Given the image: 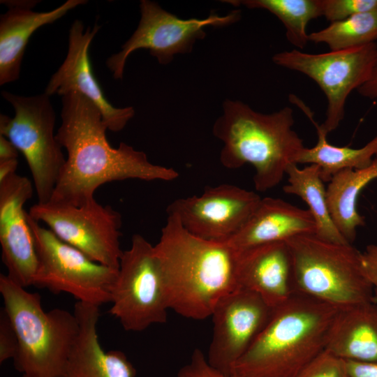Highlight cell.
Wrapping results in <instances>:
<instances>
[{"label": "cell", "mask_w": 377, "mask_h": 377, "mask_svg": "<svg viewBox=\"0 0 377 377\" xmlns=\"http://www.w3.org/2000/svg\"><path fill=\"white\" fill-rule=\"evenodd\" d=\"M61 124L56 137L67 158L50 201L80 206L93 200L101 185L128 179L170 182L172 168L151 163L144 151L121 142L112 147L99 109L77 92L61 97Z\"/></svg>", "instance_id": "cell-1"}, {"label": "cell", "mask_w": 377, "mask_h": 377, "mask_svg": "<svg viewBox=\"0 0 377 377\" xmlns=\"http://www.w3.org/2000/svg\"><path fill=\"white\" fill-rule=\"evenodd\" d=\"M169 309L189 319L205 320L225 295L238 288L239 252L229 242L203 239L168 214L154 246Z\"/></svg>", "instance_id": "cell-2"}, {"label": "cell", "mask_w": 377, "mask_h": 377, "mask_svg": "<svg viewBox=\"0 0 377 377\" xmlns=\"http://www.w3.org/2000/svg\"><path fill=\"white\" fill-rule=\"evenodd\" d=\"M223 112L213 126L214 136L223 142L220 162L236 169L246 163L255 170L256 191L264 192L282 181L288 168L297 164L305 148L293 130V111L284 107L271 114L253 110L239 101L226 100Z\"/></svg>", "instance_id": "cell-3"}, {"label": "cell", "mask_w": 377, "mask_h": 377, "mask_svg": "<svg viewBox=\"0 0 377 377\" xmlns=\"http://www.w3.org/2000/svg\"><path fill=\"white\" fill-rule=\"evenodd\" d=\"M339 309L295 292L270 320L232 374L242 377H293L326 349Z\"/></svg>", "instance_id": "cell-4"}, {"label": "cell", "mask_w": 377, "mask_h": 377, "mask_svg": "<svg viewBox=\"0 0 377 377\" xmlns=\"http://www.w3.org/2000/svg\"><path fill=\"white\" fill-rule=\"evenodd\" d=\"M0 293L17 338L15 369L24 377H64L80 330L75 313L59 308L45 311L38 293L7 274H0Z\"/></svg>", "instance_id": "cell-5"}, {"label": "cell", "mask_w": 377, "mask_h": 377, "mask_svg": "<svg viewBox=\"0 0 377 377\" xmlns=\"http://www.w3.org/2000/svg\"><path fill=\"white\" fill-rule=\"evenodd\" d=\"M286 243L294 292L338 309L376 302L362 253L352 244L330 242L316 234L296 236Z\"/></svg>", "instance_id": "cell-6"}, {"label": "cell", "mask_w": 377, "mask_h": 377, "mask_svg": "<svg viewBox=\"0 0 377 377\" xmlns=\"http://www.w3.org/2000/svg\"><path fill=\"white\" fill-rule=\"evenodd\" d=\"M13 108L11 118L0 115V135L8 138L24 156L32 176L38 202L50 200L66 160L54 133L56 114L45 93L23 96L2 91Z\"/></svg>", "instance_id": "cell-7"}, {"label": "cell", "mask_w": 377, "mask_h": 377, "mask_svg": "<svg viewBox=\"0 0 377 377\" xmlns=\"http://www.w3.org/2000/svg\"><path fill=\"white\" fill-rule=\"evenodd\" d=\"M37 254L33 286L100 306L111 302L119 269L96 263L27 214Z\"/></svg>", "instance_id": "cell-8"}, {"label": "cell", "mask_w": 377, "mask_h": 377, "mask_svg": "<svg viewBox=\"0 0 377 377\" xmlns=\"http://www.w3.org/2000/svg\"><path fill=\"white\" fill-rule=\"evenodd\" d=\"M110 303L109 313L126 331L167 322L169 307L154 247L141 235L135 234L123 251Z\"/></svg>", "instance_id": "cell-9"}, {"label": "cell", "mask_w": 377, "mask_h": 377, "mask_svg": "<svg viewBox=\"0 0 377 377\" xmlns=\"http://www.w3.org/2000/svg\"><path fill=\"white\" fill-rule=\"evenodd\" d=\"M376 50V43L319 54L295 49L275 54L272 61L308 76L318 84L327 98L326 118L320 127L327 135L343 119L349 94L369 80Z\"/></svg>", "instance_id": "cell-10"}, {"label": "cell", "mask_w": 377, "mask_h": 377, "mask_svg": "<svg viewBox=\"0 0 377 377\" xmlns=\"http://www.w3.org/2000/svg\"><path fill=\"white\" fill-rule=\"evenodd\" d=\"M28 214L92 260L119 269L121 216L110 205L96 199L80 206L48 201L34 204Z\"/></svg>", "instance_id": "cell-11"}, {"label": "cell", "mask_w": 377, "mask_h": 377, "mask_svg": "<svg viewBox=\"0 0 377 377\" xmlns=\"http://www.w3.org/2000/svg\"><path fill=\"white\" fill-rule=\"evenodd\" d=\"M140 8L141 17L136 30L122 45L121 50L106 61L115 79H122L126 60L137 50H148L159 64L165 65L175 54L190 52L196 40L205 37V27L229 25L241 17L240 10H234L223 16L211 13L204 19L184 20L149 0L141 1Z\"/></svg>", "instance_id": "cell-12"}, {"label": "cell", "mask_w": 377, "mask_h": 377, "mask_svg": "<svg viewBox=\"0 0 377 377\" xmlns=\"http://www.w3.org/2000/svg\"><path fill=\"white\" fill-rule=\"evenodd\" d=\"M262 198L254 191L223 184L199 195L177 198L167 207L182 226L203 239L228 242L249 221Z\"/></svg>", "instance_id": "cell-13"}, {"label": "cell", "mask_w": 377, "mask_h": 377, "mask_svg": "<svg viewBox=\"0 0 377 377\" xmlns=\"http://www.w3.org/2000/svg\"><path fill=\"white\" fill-rule=\"evenodd\" d=\"M275 309L259 295L237 288L222 297L211 317L213 332L207 359L214 368L232 374L244 355L270 320Z\"/></svg>", "instance_id": "cell-14"}, {"label": "cell", "mask_w": 377, "mask_h": 377, "mask_svg": "<svg viewBox=\"0 0 377 377\" xmlns=\"http://www.w3.org/2000/svg\"><path fill=\"white\" fill-rule=\"evenodd\" d=\"M101 27L95 24L84 31L83 22L75 20L68 34L66 57L58 70L52 75L45 92L50 96L77 92L89 99L99 109L103 121L112 132L124 128L135 114L133 107L118 108L106 99L96 79L89 56V45Z\"/></svg>", "instance_id": "cell-15"}, {"label": "cell", "mask_w": 377, "mask_h": 377, "mask_svg": "<svg viewBox=\"0 0 377 377\" xmlns=\"http://www.w3.org/2000/svg\"><path fill=\"white\" fill-rule=\"evenodd\" d=\"M31 181L15 173L0 182V244L7 275L17 284L33 286L37 268L34 237L24 205L33 195Z\"/></svg>", "instance_id": "cell-16"}, {"label": "cell", "mask_w": 377, "mask_h": 377, "mask_svg": "<svg viewBox=\"0 0 377 377\" xmlns=\"http://www.w3.org/2000/svg\"><path fill=\"white\" fill-rule=\"evenodd\" d=\"M238 252V288L257 293L275 309L295 293L286 242L265 244Z\"/></svg>", "instance_id": "cell-17"}, {"label": "cell", "mask_w": 377, "mask_h": 377, "mask_svg": "<svg viewBox=\"0 0 377 377\" xmlns=\"http://www.w3.org/2000/svg\"><path fill=\"white\" fill-rule=\"evenodd\" d=\"M73 313L80 330L64 377H135L136 369L124 353L102 348L97 333L99 307L77 302Z\"/></svg>", "instance_id": "cell-18"}, {"label": "cell", "mask_w": 377, "mask_h": 377, "mask_svg": "<svg viewBox=\"0 0 377 377\" xmlns=\"http://www.w3.org/2000/svg\"><path fill=\"white\" fill-rule=\"evenodd\" d=\"M309 209L281 199L265 197L244 225L228 242L237 251L259 245L286 242L296 236L316 233Z\"/></svg>", "instance_id": "cell-19"}, {"label": "cell", "mask_w": 377, "mask_h": 377, "mask_svg": "<svg viewBox=\"0 0 377 377\" xmlns=\"http://www.w3.org/2000/svg\"><path fill=\"white\" fill-rule=\"evenodd\" d=\"M85 0H68L47 12L10 7L0 17V84L17 80L27 45L40 27L51 24L71 10L87 3Z\"/></svg>", "instance_id": "cell-20"}, {"label": "cell", "mask_w": 377, "mask_h": 377, "mask_svg": "<svg viewBox=\"0 0 377 377\" xmlns=\"http://www.w3.org/2000/svg\"><path fill=\"white\" fill-rule=\"evenodd\" d=\"M325 350L343 360L377 362V304L339 309Z\"/></svg>", "instance_id": "cell-21"}, {"label": "cell", "mask_w": 377, "mask_h": 377, "mask_svg": "<svg viewBox=\"0 0 377 377\" xmlns=\"http://www.w3.org/2000/svg\"><path fill=\"white\" fill-rule=\"evenodd\" d=\"M377 179V155L371 164L360 169H346L334 175L327 188V201L337 228L350 244L357 236L365 219L359 214L357 199L362 189Z\"/></svg>", "instance_id": "cell-22"}, {"label": "cell", "mask_w": 377, "mask_h": 377, "mask_svg": "<svg viewBox=\"0 0 377 377\" xmlns=\"http://www.w3.org/2000/svg\"><path fill=\"white\" fill-rule=\"evenodd\" d=\"M294 104L300 108L315 126L318 140L302 151L297 164H315L319 166L324 182H329L339 172L346 169H360L371 164L377 155V135L360 148L338 147L331 145L327 135L313 118L311 110L300 98Z\"/></svg>", "instance_id": "cell-23"}, {"label": "cell", "mask_w": 377, "mask_h": 377, "mask_svg": "<svg viewBox=\"0 0 377 377\" xmlns=\"http://www.w3.org/2000/svg\"><path fill=\"white\" fill-rule=\"evenodd\" d=\"M286 175L288 183L283 187V191L287 194L297 195L309 206L308 209L316 224V235L330 242L348 244L331 217L327 188L321 178L319 166L309 164L300 168L297 164H292L288 168Z\"/></svg>", "instance_id": "cell-24"}, {"label": "cell", "mask_w": 377, "mask_h": 377, "mask_svg": "<svg viewBox=\"0 0 377 377\" xmlns=\"http://www.w3.org/2000/svg\"><path fill=\"white\" fill-rule=\"evenodd\" d=\"M248 8L265 9L274 14L286 28L290 43L304 49L309 40L306 28L309 22L322 16L320 0H244L225 1Z\"/></svg>", "instance_id": "cell-25"}, {"label": "cell", "mask_w": 377, "mask_h": 377, "mask_svg": "<svg viewBox=\"0 0 377 377\" xmlns=\"http://www.w3.org/2000/svg\"><path fill=\"white\" fill-rule=\"evenodd\" d=\"M377 40V10L331 22L327 27L309 34V40L326 44L330 51L358 47Z\"/></svg>", "instance_id": "cell-26"}, {"label": "cell", "mask_w": 377, "mask_h": 377, "mask_svg": "<svg viewBox=\"0 0 377 377\" xmlns=\"http://www.w3.org/2000/svg\"><path fill=\"white\" fill-rule=\"evenodd\" d=\"M322 16L331 22L377 10V0H320Z\"/></svg>", "instance_id": "cell-27"}, {"label": "cell", "mask_w": 377, "mask_h": 377, "mask_svg": "<svg viewBox=\"0 0 377 377\" xmlns=\"http://www.w3.org/2000/svg\"><path fill=\"white\" fill-rule=\"evenodd\" d=\"M293 377H349L345 360L325 350Z\"/></svg>", "instance_id": "cell-28"}, {"label": "cell", "mask_w": 377, "mask_h": 377, "mask_svg": "<svg viewBox=\"0 0 377 377\" xmlns=\"http://www.w3.org/2000/svg\"><path fill=\"white\" fill-rule=\"evenodd\" d=\"M177 377H242L235 374H226L212 367L207 356L198 348L195 349L188 363L178 371Z\"/></svg>", "instance_id": "cell-29"}, {"label": "cell", "mask_w": 377, "mask_h": 377, "mask_svg": "<svg viewBox=\"0 0 377 377\" xmlns=\"http://www.w3.org/2000/svg\"><path fill=\"white\" fill-rule=\"evenodd\" d=\"M18 348V341L13 327L3 309L0 313V363L13 360Z\"/></svg>", "instance_id": "cell-30"}, {"label": "cell", "mask_w": 377, "mask_h": 377, "mask_svg": "<svg viewBox=\"0 0 377 377\" xmlns=\"http://www.w3.org/2000/svg\"><path fill=\"white\" fill-rule=\"evenodd\" d=\"M362 265L364 274L377 293V243L368 245L362 253Z\"/></svg>", "instance_id": "cell-31"}, {"label": "cell", "mask_w": 377, "mask_h": 377, "mask_svg": "<svg viewBox=\"0 0 377 377\" xmlns=\"http://www.w3.org/2000/svg\"><path fill=\"white\" fill-rule=\"evenodd\" d=\"M349 377H377V362L345 360Z\"/></svg>", "instance_id": "cell-32"}, {"label": "cell", "mask_w": 377, "mask_h": 377, "mask_svg": "<svg viewBox=\"0 0 377 377\" xmlns=\"http://www.w3.org/2000/svg\"><path fill=\"white\" fill-rule=\"evenodd\" d=\"M357 91L364 98L371 100L377 98V50L371 75Z\"/></svg>", "instance_id": "cell-33"}, {"label": "cell", "mask_w": 377, "mask_h": 377, "mask_svg": "<svg viewBox=\"0 0 377 377\" xmlns=\"http://www.w3.org/2000/svg\"><path fill=\"white\" fill-rule=\"evenodd\" d=\"M18 151L8 138L0 135V161L17 158Z\"/></svg>", "instance_id": "cell-34"}, {"label": "cell", "mask_w": 377, "mask_h": 377, "mask_svg": "<svg viewBox=\"0 0 377 377\" xmlns=\"http://www.w3.org/2000/svg\"><path fill=\"white\" fill-rule=\"evenodd\" d=\"M17 158L0 161V182L15 173Z\"/></svg>", "instance_id": "cell-35"}, {"label": "cell", "mask_w": 377, "mask_h": 377, "mask_svg": "<svg viewBox=\"0 0 377 377\" xmlns=\"http://www.w3.org/2000/svg\"><path fill=\"white\" fill-rule=\"evenodd\" d=\"M3 4H6L8 6L10 7H20V8H34L36 4V1H1Z\"/></svg>", "instance_id": "cell-36"}, {"label": "cell", "mask_w": 377, "mask_h": 377, "mask_svg": "<svg viewBox=\"0 0 377 377\" xmlns=\"http://www.w3.org/2000/svg\"><path fill=\"white\" fill-rule=\"evenodd\" d=\"M22 377H24V376H22Z\"/></svg>", "instance_id": "cell-37"}]
</instances>
